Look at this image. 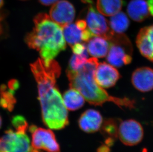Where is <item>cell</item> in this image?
I'll return each mask as SVG.
<instances>
[{
  "label": "cell",
  "instance_id": "6da1fadb",
  "mask_svg": "<svg viewBox=\"0 0 153 152\" xmlns=\"http://www.w3.org/2000/svg\"><path fill=\"white\" fill-rule=\"evenodd\" d=\"M30 67L37 83L38 99L44 125L50 129H63L69 121L68 109L56 86V79L61 72L59 64L53 59L47 63L39 58L30 65Z\"/></svg>",
  "mask_w": 153,
  "mask_h": 152
},
{
  "label": "cell",
  "instance_id": "7a4b0ae2",
  "mask_svg": "<svg viewBox=\"0 0 153 152\" xmlns=\"http://www.w3.org/2000/svg\"><path fill=\"white\" fill-rule=\"evenodd\" d=\"M98 63L97 58H91L78 70H67V76L71 88L79 91L85 100L91 105L102 106L105 102H112L120 108H135L136 103L134 100L111 96L98 85L94 75Z\"/></svg>",
  "mask_w": 153,
  "mask_h": 152
},
{
  "label": "cell",
  "instance_id": "3957f363",
  "mask_svg": "<svg viewBox=\"0 0 153 152\" xmlns=\"http://www.w3.org/2000/svg\"><path fill=\"white\" fill-rule=\"evenodd\" d=\"M34 27L25 38L31 49L39 52L46 63L53 60L66 49L62 28L45 13H40L34 19Z\"/></svg>",
  "mask_w": 153,
  "mask_h": 152
},
{
  "label": "cell",
  "instance_id": "277c9868",
  "mask_svg": "<svg viewBox=\"0 0 153 152\" xmlns=\"http://www.w3.org/2000/svg\"><path fill=\"white\" fill-rule=\"evenodd\" d=\"M110 45L107 60L110 64L120 68L132 61V47L128 38L123 34L114 33L109 40Z\"/></svg>",
  "mask_w": 153,
  "mask_h": 152
},
{
  "label": "cell",
  "instance_id": "5b68a950",
  "mask_svg": "<svg viewBox=\"0 0 153 152\" xmlns=\"http://www.w3.org/2000/svg\"><path fill=\"white\" fill-rule=\"evenodd\" d=\"M26 130L9 129L0 137V152H32Z\"/></svg>",
  "mask_w": 153,
  "mask_h": 152
},
{
  "label": "cell",
  "instance_id": "8992f818",
  "mask_svg": "<svg viewBox=\"0 0 153 152\" xmlns=\"http://www.w3.org/2000/svg\"><path fill=\"white\" fill-rule=\"evenodd\" d=\"M31 134L32 147L47 152H60V147L55 134L51 129L38 128L31 125L29 128Z\"/></svg>",
  "mask_w": 153,
  "mask_h": 152
},
{
  "label": "cell",
  "instance_id": "52a82bcc",
  "mask_svg": "<svg viewBox=\"0 0 153 152\" xmlns=\"http://www.w3.org/2000/svg\"><path fill=\"white\" fill-rule=\"evenodd\" d=\"M93 4H89L87 13L85 21L87 27L94 36H100L109 40L114 32L111 30L107 19Z\"/></svg>",
  "mask_w": 153,
  "mask_h": 152
},
{
  "label": "cell",
  "instance_id": "ba28073f",
  "mask_svg": "<svg viewBox=\"0 0 153 152\" xmlns=\"http://www.w3.org/2000/svg\"><path fill=\"white\" fill-rule=\"evenodd\" d=\"M144 130L141 125L134 120L129 119L120 123L117 131V137L123 144L133 146L143 139Z\"/></svg>",
  "mask_w": 153,
  "mask_h": 152
},
{
  "label": "cell",
  "instance_id": "9c48e42d",
  "mask_svg": "<svg viewBox=\"0 0 153 152\" xmlns=\"http://www.w3.org/2000/svg\"><path fill=\"white\" fill-rule=\"evenodd\" d=\"M50 15L53 21L63 27L74 21L75 15V8L68 1H58L52 6Z\"/></svg>",
  "mask_w": 153,
  "mask_h": 152
},
{
  "label": "cell",
  "instance_id": "30bf717a",
  "mask_svg": "<svg viewBox=\"0 0 153 152\" xmlns=\"http://www.w3.org/2000/svg\"><path fill=\"white\" fill-rule=\"evenodd\" d=\"M94 77L99 86L103 89H108L116 85L120 75L114 66L106 62H102L98 63L97 65Z\"/></svg>",
  "mask_w": 153,
  "mask_h": 152
},
{
  "label": "cell",
  "instance_id": "8fae6325",
  "mask_svg": "<svg viewBox=\"0 0 153 152\" xmlns=\"http://www.w3.org/2000/svg\"><path fill=\"white\" fill-rule=\"evenodd\" d=\"M103 122L101 114L98 111L88 109L83 112L78 120V125L84 132L91 134L101 129Z\"/></svg>",
  "mask_w": 153,
  "mask_h": 152
},
{
  "label": "cell",
  "instance_id": "7c38bea8",
  "mask_svg": "<svg viewBox=\"0 0 153 152\" xmlns=\"http://www.w3.org/2000/svg\"><path fill=\"white\" fill-rule=\"evenodd\" d=\"M133 86L143 92L153 89V69L148 67L139 68L134 71L131 77Z\"/></svg>",
  "mask_w": 153,
  "mask_h": 152
},
{
  "label": "cell",
  "instance_id": "4fadbf2b",
  "mask_svg": "<svg viewBox=\"0 0 153 152\" xmlns=\"http://www.w3.org/2000/svg\"><path fill=\"white\" fill-rule=\"evenodd\" d=\"M136 44L141 55L153 62V25L141 29L137 35Z\"/></svg>",
  "mask_w": 153,
  "mask_h": 152
},
{
  "label": "cell",
  "instance_id": "5bb4252c",
  "mask_svg": "<svg viewBox=\"0 0 153 152\" xmlns=\"http://www.w3.org/2000/svg\"><path fill=\"white\" fill-rule=\"evenodd\" d=\"M129 16L135 21L142 22L150 15L149 6L145 0H131L127 7Z\"/></svg>",
  "mask_w": 153,
  "mask_h": 152
},
{
  "label": "cell",
  "instance_id": "9a60e30c",
  "mask_svg": "<svg viewBox=\"0 0 153 152\" xmlns=\"http://www.w3.org/2000/svg\"><path fill=\"white\" fill-rule=\"evenodd\" d=\"M87 42V49L91 56L95 58L107 56L110 48L109 41L100 36H94Z\"/></svg>",
  "mask_w": 153,
  "mask_h": 152
},
{
  "label": "cell",
  "instance_id": "2e32d148",
  "mask_svg": "<svg viewBox=\"0 0 153 152\" xmlns=\"http://www.w3.org/2000/svg\"><path fill=\"white\" fill-rule=\"evenodd\" d=\"M63 101L68 110L74 111L80 109L85 103V99L77 90L71 88L65 92Z\"/></svg>",
  "mask_w": 153,
  "mask_h": 152
},
{
  "label": "cell",
  "instance_id": "e0dca14e",
  "mask_svg": "<svg viewBox=\"0 0 153 152\" xmlns=\"http://www.w3.org/2000/svg\"><path fill=\"white\" fill-rule=\"evenodd\" d=\"M123 4V0H97V9L103 15L111 16L120 11Z\"/></svg>",
  "mask_w": 153,
  "mask_h": 152
},
{
  "label": "cell",
  "instance_id": "ac0fdd59",
  "mask_svg": "<svg viewBox=\"0 0 153 152\" xmlns=\"http://www.w3.org/2000/svg\"><path fill=\"white\" fill-rule=\"evenodd\" d=\"M62 32L65 42L72 46L82 41L83 31L76 23H69L62 27Z\"/></svg>",
  "mask_w": 153,
  "mask_h": 152
},
{
  "label": "cell",
  "instance_id": "d6986e66",
  "mask_svg": "<svg viewBox=\"0 0 153 152\" xmlns=\"http://www.w3.org/2000/svg\"><path fill=\"white\" fill-rule=\"evenodd\" d=\"M111 30L117 34H123L128 29L130 22L126 13L120 12L111 16L108 22Z\"/></svg>",
  "mask_w": 153,
  "mask_h": 152
},
{
  "label": "cell",
  "instance_id": "ffe728a7",
  "mask_svg": "<svg viewBox=\"0 0 153 152\" xmlns=\"http://www.w3.org/2000/svg\"><path fill=\"white\" fill-rule=\"evenodd\" d=\"M15 91L9 89L6 85L0 86V107L12 112L16 103Z\"/></svg>",
  "mask_w": 153,
  "mask_h": 152
},
{
  "label": "cell",
  "instance_id": "44dd1931",
  "mask_svg": "<svg viewBox=\"0 0 153 152\" xmlns=\"http://www.w3.org/2000/svg\"><path fill=\"white\" fill-rule=\"evenodd\" d=\"M101 130L102 134L109 137V138H113L117 137L118 125L117 122L113 119L105 120L102 122Z\"/></svg>",
  "mask_w": 153,
  "mask_h": 152
},
{
  "label": "cell",
  "instance_id": "7402d4cb",
  "mask_svg": "<svg viewBox=\"0 0 153 152\" xmlns=\"http://www.w3.org/2000/svg\"><path fill=\"white\" fill-rule=\"evenodd\" d=\"M87 58L88 57L82 55L74 54L69 61L68 70L76 71L81 69L85 63H86L88 60Z\"/></svg>",
  "mask_w": 153,
  "mask_h": 152
},
{
  "label": "cell",
  "instance_id": "603a6c76",
  "mask_svg": "<svg viewBox=\"0 0 153 152\" xmlns=\"http://www.w3.org/2000/svg\"><path fill=\"white\" fill-rule=\"evenodd\" d=\"M12 124L15 129L27 130L28 128L26 119L20 115L13 117L12 120Z\"/></svg>",
  "mask_w": 153,
  "mask_h": 152
},
{
  "label": "cell",
  "instance_id": "cb8c5ba5",
  "mask_svg": "<svg viewBox=\"0 0 153 152\" xmlns=\"http://www.w3.org/2000/svg\"><path fill=\"white\" fill-rule=\"evenodd\" d=\"M74 54L77 55H82L88 57V52L86 45L81 43H77L71 46Z\"/></svg>",
  "mask_w": 153,
  "mask_h": 152
},
{
  "label": "cell",
  "instance_id": "d4e9b609",
  "mask_svg": "<svg viewBox=\"0 0 153 152\" xmlns=\"http://www.w3.org/2000/svg\"><path fill=\"white\" fill-rule=\"evenodd\" d=\"M7 86L9 89L16 91L19 88V82L16 80H12L9 81Z\"/></svg>",
  "mask_w": 153,
  "mask_h": 152
},
{
  "label": "cell",
  "instance_id": "484cf974",
  "mask_svg": "<svg viewBox=\"0 0 153 152\" xmlns=\"http://www.w3.org/2000/svg\"><path fill=\"white\" fill-rule=\"evenodd\" d=\"M59 0H38L39 3L44 6H49L53 5V4L56 3Z\"/></svg>",
  "mask_w": 153,
  "mask_h": 152
},
{
  "label": "cell",
  "instance_id": "4316f807",
  "mask_svg": "<svg viewBox=\"0 0 153 152\" xmlns=\"http://www.w3.org/2000/svg\"><path fill=\"white\" fill-rule=\"evenodd\" d=\"M97 152H110V149L107 145H102L98 148Z\"/></svg>",
  "mask_w": 153,
  "mask_h": 152
},
{
  "label": "cell",
  "instance_id": "83f0119b",
  "mask_svg": "<svg viewBox=\"0 0 153 152\" xmlns=\"http://www.w3.org/2000/svg\"><path fill=\"white\" fill-rule=\"evenodd\" d=\"M147 3L150 15L153 16V0H148Z\"/></svg>",
  "mask_w": 153,
  "mask_h": 152
},
{
  "label": "cell",
  "instance_id": "f1b7e54d",
  "mask_svg": "<svg viewBox=\"0 0 153 152\" xmlns=\"http://www.w3.org/2000/svg\"><path fill=\"white\" fill-rule=\"evenodd\" d=\"M83 3L86 4H93V0H81Z\"/></svg>",
  "mask_w": 153,
  "mask_h": 152
},
{
  "label": "cell",
  "instance_id": "f546056e",
  "mask_svg": "<svg viewBox=\"0 0 153 152\" xmlns=\"http://www.w3.org/2000/svg\"><path fill=\"white\" fill-rule=\"evenodd\" d=\"M4 4V0H0V8L2 7Z\"/></svg>",
  "mask_w": 153,
  "mask_h": 152
},
{
  "label": "cell",
  "instance_id": "4dcf8cb0",
  "mask_svg": "<svg viewBox=\"0 0 153 152\" xmlns=\"http://www.w3.org/2000/svg\"><path fill=\"white\" fill-rule=\"evenodd\" d=\"M1 125H2V119L1 116H0V128H1Z\"/></svg>",
  "mask_w": 153,
  "mask_h": 152
},
{
  "label": "cell",
  "instance_id": "1f68e13d",
  "mask_svg": "<svg viewBox=\"0 0 153 152\" xmlns=\"http://www.w3.org/2000/svg\"><path fill=\"white\" fill-rule=\"evenodd\" d=\"M20 1H27V0H20Z\"/></svg>",
  "mask_w": 153,
  "mask_h": 152
}]
</instances>
